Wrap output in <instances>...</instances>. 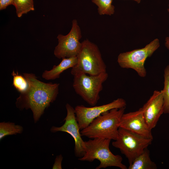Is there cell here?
Instances as JSON below:
<instances>
[{"label":"cell","mask_w":169,"mask_h":169,"mask_svg":"<svg viewBox=\"0 0 169 169\" xmlns=\"http://www.w3.org/2000/svg\"><path fill=\"white\" fill-rule=\"evenodd\" d=\"M23 75L28 81V87L26 91L20 93L16 105L20 110L30 109L36 123L45 110L56 99L59 84L43 82L32 73H24Z\"/></svg>","instance_id":"1"},{"label":"cell","mask_w":169,"mask_h":169,"mask_svg":"<svg viewBox=\"0 0 169 169\" xmlns=\"http://www.w3.org/2000/svg\"><path fill=\"white\" fill-rule=\"evenodd\" d=\"M125 108H115L103 113L80 131L82 136L90 139L102 138L115 140Z\"/></svg>","instance_id":"2"},{"label":"cell","mask_w":169,"mask_h":169,"mask_svg":"<svg viewBox=\"0 0 169 169\" xmlns=\"http://www.w3.org/2000/svg\"><path fill=\"white\" fill-rule=\"evenodd\" d=\"M111 140L102 138L90 139L84 141L85 153L78 160L81 161L90 162L97 159L100 164L95 169L115 166L121 169H127L122 163V158L118 155H115L109 148Z\"/></svg>","instance_id":"3"},{"label":"cell","mask_w":169,"mask_h":169,"mask_svg":"<svg viewBox=\"0 0 169 169\" xmlns=\"http://www.w3.org/2000/svg\"><path fill=\"white\" fill-rule=\"evenodd\" d=\"M77 55L78 61L72 68L71 74L84 73L95 76L106 72V66L98 46L86 38L82 42Z\"/></svg>","instance_id":"4"},{"label":"cell","mask_w":169,"mask_h":169,"mask_svg":"<svg viewBox=\"0 0 169 169\" xmlns=\"http://www.w3.org/2000/svg\"><path fill=\"white\" fill-rule=\"evenodd\" d=\"M73 76V86L76 93L89 105L95 106L100 98L99 94L108 78V73L106 72L95 76L79 73Z\"/></svg>","instance_id":"5"},{"label":"cell","mask_w":169,"mask_h":169,"mask_svg":"<svg viewBox=\"0 0 169 169\" xmlns=\"http://www.w3.org/2000/svg\"><path fill=\"white\" fill-rule=\"evenodd\" d=\"M152 140L119 127L117 139L112 145L125 155L130 165L151 144Z\"/></svg>","instance_id":"6"},{"label":"cell","mask_w":169,"mask_h":169,"mask_svg":"<svg viewBox=\"0 0 169 169\" xmlns=\"http://www.w3.org/2000/svg\"><path fill=\"white\" fill-rule=\"evenodd\" d=\"M160 46L159 40L155 38L142 48L120 54L117 57V62L120 67L132 69L140 77H145L146 74L144 66L145 61Z\"/></svg>","instance_id":"7"},{"label":"cell","mask_w":169,"mask_h":169,"mask_svg":"<svg viewBox=\"0 0 169 169\" xmlns=\"http://www.w3.org/2000/svg\"><path fill=\"white\" fill-rule=\"evenodd\" d=\"M81 32L77 20L72 21L71 29L66 35L59 34L58 43L55 48L54 54L58 59L77 56L82 47L79 41L82 38Z\"/></svg>","instance_id":"8"},{"label":"cell","mask_w":169,"mask_h":169,"mask_svg":"<svg viewBox=\"0 0 169 169\" xmlns=\"http://www.w3.org/2000/svg\"><path fill=\"white\" fill-rule=\"evenodd\" d=\"M126 101L121 98H118L112 102L100 106L86 107L82 105H78L74 111L76 120L80 130L87 127L95 118L103 113L111 109H119L125 107Z\"/></svg>","instance_id":"9"},{"label":"cell","mask_w":169,"mask_h":169,"mask_svg":"<svg viewBox=\"0 0 169 169\" xmlns=\"http://www.w3.org/2000/svg\"><path fill=\"white\" fill-rule=\"evenodd\" d=\"M65 106L67 115L64 119V124L59 127L53 126L50 129V131L53 133L58 131L65 132L71 135L74 141L75 156L78 158H80L83 156L85 153L84 141L82 138L74 108L68 103L66 104Z\"/></svg>","instance_id":"10"},{"label":"cell","mask_w":169,"mask_h":169,"mask_svg":"<svg viewBox=\"0 0 169 169\" xmlns=\"http://www.w3.org/2000/svg\"><path fill=\"white\" fill-rule=\"evenodd\" d=\"M120 127L146 138L153 139L151 130L146 123L141 108L135 111L124 113L120 119Z\"/></svg>","instance_id":"11"},{"label":"cell","mask_w":169,"mask_h":169,"mask_svg":"<svg viewBox=\"0 0 169 169\" xmlns=\"http://www.w3.org/2000/svg\"><path fill=\"white\" fill-rule=\"evenodd\" d=\"M163 105L162 90H155L141 107L146 123L151 130L155 127L161 116L163 113Z\"/></svg>","instance_id":"12"},{"label":"cell","mask_w":169,"mask_h":169,"mask_svg":"<svg viewBox=\"0 0 169 169\" xmlns=\"http://www.w3.org/2000/svg\"><path fill=\"white\" fill-rule=\"evenodd\" d=\"M60 63L54 65L49 70H46L42 74V77L47 80H54L59 78L64 71L75 66L78 61L77 56L64 58Z\"/></svg>","instance_id":"13"},{"label":"cell","mask_w":169,"mask_h":169,"mask_svg":"<svg viewBox=\"0 0 169 169\" xmlns=\"http://www.w3.org/2000/svg\"><path fill=\"white\" fill-rule=\"evenodd\" d=\"M157 166L150 157V151L147 148L138 156L130 165L128 169H156Z\"/></svg>","instance_id":"14"},{"label":"cell","mask_w":169,"mask_h":169,"mask_svg":"<svg viewBox=\"0 0 169 169\" xmlns=\"http://www.w3.org/2000/svg\"><path fill=\"white\" fill-rule=\"evenodd\" d=\"M23 130L22 126L16 125L13 122H2L0 123V139L5 136L21 133Z\"/></svg>","instance_id":"15"},{"label":"cell","mask_w":169,"mask_h":169,"mask_svg":"<svg viewBox=\"0 0 169 169\" xmlns=\"http://www.w3.org/2000/svg\"><path fill=\"white\" fill-rule=\"evenodd\" d=\"M13 5L15 8L16 14L18 18L34 10L33 0H14Z\"/></svg>","instance_id":"16"},{"label":"cell","mask_w":169,"mask_h":169,"mask_svg":"<svg viewBox=\"0 0 169 169\" xmlns=\"http://www.w3.org/2000/svg\"><path fill=\"white\" fill-rule=\"evenodd\" d=\"M92 2L98 6L100 15L111 16L115 13V7L112 4L113 0H92Z\"/></svg>","instance_id":"17"},{"label":"cell","mask_w":169,"mask_h":169,"mask_svg":"<svg viewBox=\"0 0 169 169\" xmlns=\"http://www.w3.org/2000/svg\"><path fill=\"white\" fill-rule=\"evenodd\" d=\"M164 87L162 90L164 99L163 113L169 114V65L164 70Z\"/></svg>","instance_id":"18"},{"label":"cell","mask_w":169,"mask_h":169,"mask_svg":"<svg viewBox=\"0 0 169 169\" xmlns=\"http://www.w3.org/2000/svg\"><path fill=\"white\" fill-rule=\"evenodd\" d=\"M11 75L13 76V85L14 87L20 93L26 91L28 87L27 81L24 77L13 70Z\"/></svg>","instance_id":"19"},{"label":"cell","mask_w":169,"mask_h":169,"mask_svg":"<svg viewBox=\"0 0 169 169\" xmlns=\"http://www.w3.org/2000/svg\"><path fill=\"white\" fill-rule=\"evenodd\" d=\"M63 159V157L61 155L57 156L52 168L53 169H62L61 164Z\"/></svg>","instance_id":"20"},{"label":"cell","mask_w":169,"mask_h":169,"mask_svg":"<svg viewBox=\"0 0 169 169\" xmlns=\"http://www.w3.org/2000/svg\"><path fill=\"white\" fill-rule=\"evenodd\" d=\"M14 0H0V10L6 9L9 5L13 4Z\"/></svg>","instance_id":"21"},{"label":"cell","mask_w":169,"mask_h":169,"mask_svg":"<svg viewBox=\"0 0 169 169\" xmlns=\"http://www.w3.org/2000/svg\"><path fill=\"white\" fill-rule=\"evenodd\" d=\"M165 45L166 47L169 50V37H167L165 39Z\"/></svg>","instance_id":"22"},{"label":"cell","mask_w":169,"mask_h":169,"mask_svg":"<svg viewBox=\"0 0 169 169\" xmlns=\"http://www.w3.org/2000/svg\"><path fill=\"white\" fill-rule=\"evenodd\" d=\"M132 0V1H135L137 3H141V0Z\"/></svg>","instance_id":"23"},{"label":"cell","mask_w":169,"mask_h":169,"mask_svg":"<svg viewBox=\"0 0 169 169\" xmlns=\"http://www.w3.org/2000/svg\"><path fill=\"white\" fill-rule=\"evenodd\" d=\"M167 11L169 13V4L168 5V8L167 9Z\"/></svg>","instance_id":"24"}]
</instances>
